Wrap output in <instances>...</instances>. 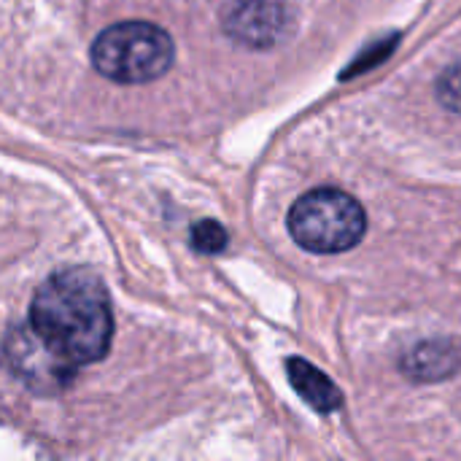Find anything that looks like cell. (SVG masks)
Returning a JSON list of instances; mask_svg holds the SVG:
<instances>
[{
    "label": "cell",
    "mask_w": 461,
    "mask_h": 461,
    "mask_svg": "<svg viewBox=\"0 0 461 461\" xmlns=\"http://www.w3.org/2000/svg\"><path fill=\"white\" fill-rule=\"evenodd\" d=\"M27 327L73 370L105 359L113 340V311L105 284L81 267L51 273L30 300Z\"/></svg>",
    "instance_id": "cell-1"
},
{
    "label": "cell",
    "mask_w": 461,
    "mask_h": 461,
    "mask_svg": "<svg viewBox=\"0 0 461 461\" xmlns=\"http://www.w3.org/2000/svg\"><path fill=\"white\" fill-rule=\"evenodd\" d=\"M176 46L165 27L146 22V19H130L116 22L105 27L89 49L92 68L124 86L149 84L167 73L173 65Z\"/></svg>",
    "instance_id": "cell-2"
},
{
    "label": "cell",
    "mask_w": 461,
    "mask_h": 461,
    "mask_svg": "<svg viewBox=\"0 0 461 461\" xmlns=\"http://www.w3.org/2000/svg\"><path fill=\"white\" fill-rule=\"evenodd\" d=\"M289 235L313 254H343L362 243L367 213L348 192L321 186L305 192L286 216Z\"/></svg>",
    "instance_id": "cell-3"
},
{
    "label": "cell",
    "mask_w": 461,
    "mask_h": 461,
    "mask_svg": "<svg viewBox=\"0 0 461 461\" xmlns=\"http://www.w3.org/2000/svg\"><path fill=\"white\" fill-rule=\"evenodd\" d=\"M3 354H5V365L8 370L32 392H41V394H57V392H65L76 373L70 365L59 362L41 340L38 335L22 324V327H14L3 343Z\"/></svg>",
    "instance_id": "cell-4"
},
{
    "label": "cell",
    "mask_w": 461,
    "mask_h": 461,
    "mask_svg": "<svg viewBox=\"0 0 461 461\" xmlns=\"http://www.w3.org/2000/svg\"><path fill=\"white\" fill-rule=\"evenodd\" d=\"M289 11L281 0H238L224 14V30L243 46L270 49L289 32Z\"/></svg>",
    "instance_id": "cell-5"
},
{
    "label": "cell",
    "mask_w": 461,
    "mask_h": 461,
    "mask_svg": "<svg viewBox=\"0 0 461 461\" xmlns=\"http://www.w3.org/2000/svg\"><path fill=\"white\" fill-rule=\"evenodd\" d=\"M286 370H289V381L297 389V394L319 413H332L343 405L340 389L319 367L308 365L305 359H289Z\"/></svg>",
    "instance_id": "cell-6"
},
{
    "label": "cell",
    "mask_w": 461,
    "mask_h": 461,
    "mask_svg": "<svg viewBox=\"0 0 461 461\" xmlns=\"http://www.w3.org/2000/svg\"><path fill=\"white\" fill-rule=\"evenodd\" d=\"M459 351L451 343H443V340L421 343V346H416L402 359V370L413 381H443V378H451L459 370Z\"/></svg>",
    "instance_id": "cell-7"
},
{
    "label": "cell",
    "mask_w": 461,
    "mask_h": 461,
    "mask_svg": "<svg viewBox=\"0 0 461 461\" xmlns=\"http://www.w3.org/2000/svg\"><path fill=\"white\" fill-rule=\"evenodd\" d=\"M192 243L203 254H216L227 246V230L219 221H200L192 230Z\"/></svg>",
    "instance_id": "cell-8"
},
{
    "label": "cell",
    "mask_w": 461,
    "mask_h": 461,
    "mask_svg": "<svg viewBox=\"0 0 461 461\" xmlns=\"http://www.w3.org/2000/svg\"><path fill=\"white\" fill-rule=\"evenodd\" d=\"M438 97L440 103L454 111V113H461V62L451 65L440 78H438Z\"/></svg>",
    "instance_id": "cell-9"
}]
</instances>
